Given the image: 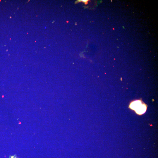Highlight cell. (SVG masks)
Listing matches in <instances>:
<instances>
[{
    "label": "cell",
    "instance_id": "6da1fadb",
    "mask_svg": "<svg viewBox=\"0 0 158 158\" xmlns=\"http://www.w3.org/2000/svg\"><path fill=\"white\" fill-rule=\"evenodd\" d=\"M129 107L134 110L138 115H142L146 111L147 107L146 104L140 100H136L130 103Z\"/></svg>",
    "mask_w": 158,
    "mask_h": 158
},
{
    "label": "cell",
    "instance_id": "7a4b0ae2",
    "mask_svg": "<svg viewBox=\"0 0 158 158\" xmlns=\"http://www.w3.org/2000/svg\"><path fill=\"white\" fill-rule=\"evenodd\" d=\"M80 1H82V2H84V3L86 4V3H87V1H88V0H80Z\"/></svg>",
    "mask_w": 158,
    "mask_h": 158
}]
</instances>
